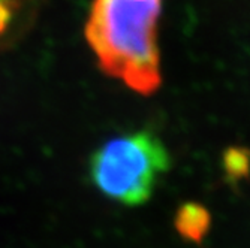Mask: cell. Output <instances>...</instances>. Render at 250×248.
<instances>
[{"label": "cell", "mask_w": 250, "mask_h": 248, "mask_svg": "<svg viewBox=\"0 0 250 248\" xmlns=\"http://www.w3.org/2000/svg\"><path fill=\"white\" fill-rule=\"evenodd\" d=\"M174 226L185 241L201 244L210 232L211 214L201 204L188 202L178 208L174 218Z\"/></svg>", "instance_id": "3"}, {"label": "cell", "mask_w": 250, "mask_h": 248, "mask_svg": "<svg viewBox=\"0 0 250 248\" xmlns=\"http://www.w3.org/2000/svg\"><path fill=\"white\" fill-rule=\"evenodd\" d=\"M162 0H95L85 38L99 67L140 95L161 87L157 21Z\"/></svg>", "instance_id": "1"}, {"label": "cell", "mask_w": 250, "mask_h": 248, "mask_svg": "<svg viewBox=\"0 0 250 248\" xmlns=\"http://www.w3.org/2000/svg\"><path fill=\"white\" fill-rule=\"evenodd\" d=\"M222 169L226 183L240 184L250 175V150L243 147H231L222 155Z\"/></svg>", "instance_id": "4"}, {"label": "cell", "mask_w": 250, "mask_h": 248, "mask_svg": "<svg viewBox=\"0 0 250 248\" xmlns=\"http://www.w3.org/2000/svg\"><path fill=\"white\" fill-rule=\"evenodd\" d=\"M171 166L162 139L138 130L102 144L88 160L93 186L108 199L126 207L143 205Z\"/></svg>", "instance_id": "2"}, {"label": "cell", "mask_w": 250, "mask_h": 248, "mask_svg": "<svg viewBox=\"0 0 250 248\" xmlns=\"http://www.w3.org/2000/svg\"><path fill=\"white\" fill-rule=\"evenodd\" d=\"M12 19H14L12 3L9 0H0V36L12 24Z\"/></svg>", "instance_id": "5"}]
</instances>
